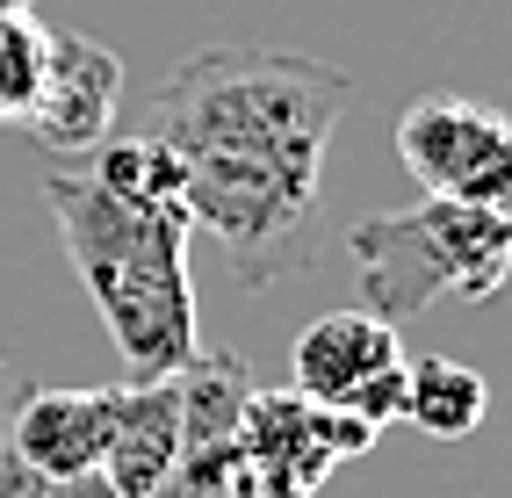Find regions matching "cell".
<instances>
[{
    "label": "cell",
    "instance_id": "1",
    "mask_svg": "<svg viewBox=\"0 0 512 498\" xmlns=\"http://www.w3.org/2000/svg\"><path fill=\"white\" fill-rule=\"evenodd\" d=\"M347 94L339 65L267 44H202L159 80L145 130L181 152V210L217 231L246 289L311 268L325 145Z\"/></svg>",
    "mask_w": 512,
    "mask_h": 498
},
{
    "label": "cell",
    "instance_id": "2",
    "mask_svg": "<svg viewBox=\"0 0 512 498\" xmlns=\"http://www.w3.org/2000/svg\"><path fill=\"white\" fill-rule=\"evenodd\" d=\"M44 203L58 217V239L73 253L80 289L94 296L130 383L181 376L202 354L195 289H188V239H195L188 210L181 203H123L87 166H51Z\"/></svg>",
    "mask_w": 512,
    "mask_h": 498
},
{
    "label": "cell",
    "instance_id": "3",
    "mask_svg": "<svg viewBox=\"0 0 512 498\" xmlns=\"http://www.w3.org/2000/svg\"><path fill=\"white\" fill-rule=\"evenodd\" d=\"M361 311L383 325H412L440 296L484 304L512 275V188L491 203H455V195H426L419 210L397 217H361L347 231Z\"/></svg>",
    "mask_w": 512,
    "mask_h": 498
},
{
    "label": "cell",
    "instance_id": "4",
    "mask_svg": "<svg viewBox=\"0 0 512 498\" xmlns=\"http://www.w3.org/2000/svg\"><path fill=\"white\" fill-rule=\"evenodd\" d=\"M375 426L354 412L311 405L303 390H260L246 397V426H238V455H246V498H318L339 462L368 455Z\"/></svg>",
    "mask_w": 512,
    "mask_h": 498
},
{
    "label": "cell",
    "instance_id": "5",
    "mask_svg": "<svg viewBox=\"0 0 512 498\" xmlns=\"http://www.w3.org/2000/svg\"><path fill=\"white\" fill-rule=\"evenodd\" d=\"M397 159L426 195L491 203L512 188V116L469 102V94H419L397 116Z\"/></svg>",
    "mask_w": 512,
    "mask_h": 498
},
{
    "label": "cell",
    "instance_id": "6",
    "mask_svg": "<svg viewBox=\"0 0 512 498\" xmlns=\"http://www.w3.org/2000/svg\"><path fill=\"white\" fill-rule=\"evenodd\" d=\"M181 383V441L174 462L152 498H246V455H238V426H246V397H253V369L238 354H210L202 347Z\"/></svg>",
    "mask_w": 512,
    "mask_h": 498
},
{
    "label": "cell",
    "instance_id": "7",
    "mask_svg": "<svg viewBox=\"0 0 512 498\" xmlns=\"http://www.w3.org/2000/svg\"><path fill=\"white\" fill-rule=\"evenodd\" d=\"M116 109H123V58L109 44H94L87 29H51L37 102L15 130L58 159H80L116 130Z\"/></svg>",
    "mask_w": 512,
    "mask_h": 498
},
{
    "label": "cell",
    "instance_id": "8",
    "mask_svg": "<svg viewBox=\"0 0 512 498\" xmlns=\"http://www.w3.org/2000/svg\"><path fill=\"white\" fill-rule=\"evenodd\" d=\"M109 426H116V383L29 390V397H15V426H8L0 448L15 462H29V470H44V477H87V470H101Z\"/></svg>",
    "mask_w": 512,
    "mask_h": 498
},
{
    "label": "cell",
    "instance_id": "9",
    "mask_svg": "<svg viewBox=\"0 0 512 498\" xmlns=\"http://www.w3.org/2000/svg\"><path fill=\"white\" fill-rule=\"evenodd\" d=\"M397 361H404L397 325H383L375 311H325V318H311L296 332L289 376H296V390L311 397V405L347 412L383 369H397Z\"/></svg>",
    "mask_w": 512,
    "mask_h": 498
},
{
    "label": "cell",
    "instance_id": "10",
    "mask_svg": "<svg viewBox=\"0 0 512 498\" xmlns=\"http://www.w3.org/2000/svg\"><path fill=\"white\" fill-rule=\"evenodd\" d=\"M181 441V383L152 376V383H116V426L101 448V477L116 498H152L166 462Z\"/></svg>",
    "mask_w": 512,
    "mask_h": 498
},
{
    "label": "cell",
    "instance_id": "11",
    "mask_svg": "<svg viewBox=\"0 0 512 498\" xmlns=\"http://www.w3.org/2000/svg\"><path fill=\"white\" fill-rule=\"evenodd\" d=\"M491 419V383L469 361H404V426H419L426 441H469Z\"/></svg>",
    "mask_w": 512,
    "mask_h": 498
},
{
    "label": "cell",
    "instance_id": "12",
    "mask_svg": "<svg viewBox=\"0 0 512 498\" xmlns=\"http://www.w3.org/2000/svg\"><path fill=\"white\" fill-rule=\"evenodd\" d=\"M80 166L123 203H181V188H188L181 152L152 138V130H109L94 152H80Z\"/></svg>",
    "mask_w": 512,
    "mask_h": 498
},
{
    "label": "cell",
    "instance_id": "13",
    "mask_svg": "<svg viewBox=\"0 0 512 498\" xmlns=\"http://www.w3.org/2000/svg\"><path fill=\"white\" fill-rule=\"evenodd\" d=\"M51 29L37 22V0H0V123H22L44 80Z\"/></svg>",
    "mask_w": 512,
    "mask_h": 498
},
{
    "label": "cell",
    "instance_id": "14",
    "mask_svg": "<svg viewBox=\"0 0 512 498\" xmlns=\"http://www.w3.org/2000/svg\"><path fill=\"white\" fill-rule=\"evenodd\" d=\"M0 498H116L109 477L87 470V477H44L29 470V462H15L8 448H0Z\"/></svg>",
    "mask_w": 512,
    "mask_h": 498
}]
</instances>
